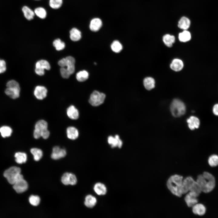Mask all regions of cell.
<instances>
[{
  "instance_id": "1",
  "label": "cell",
  "mask_w": 218,
  "mask_h": 218,
  "mask_svg": "<svg viewBox=\"0 0 218 218\" xmlns=\"http://www.w3.org/2000/svg\"><path fill=\"white\" fill-rule=\"evenodd\" d=\"M183 180V177L177 174L171 176L167 180V188L172 194L176 196L180 197L183 195L182 188Z\"/></svg>"
},
{
  "instance_id": "2",
  "label": "cell",
  "mask_w": 218,
  "mask_h": 218,
  "mask_svg": "<svg viewBox=\"0 0 218 218\" xmlns=\"http://www.w3.org/2000/svg\"><path fill=\"white\" fill-rule=\"evenodd\" d=\"M48 125L46 121L40 120L36 123L33 133V136L36 139L42 137L44 139H47L50 135V132L48 130Z\"/></svg>"
},
{
  "instance_id": "3",
  "label": "cell",
  "mask_w": 218,
  "mask_h": 218,
  "mask_svg": "<svg viewBox=\"0 0 218 218\" xmlns=\"http://www.w3.org/2000/svg\"><path fill=\"white\" fill-rule=\"evenodd\" d=\"M21 169L18 167H12L5 170L3 175L11 184H14L17 181L23 179V175L21 174Z\"/></svg>"
},
{
  "instance_id": "4",
  "label": "cell",
  "mask_w": 218,
  "mask_h": 218,
  "mask_svg": "<svg viewBox=\"0 0 218 218\" xmlns=\"http://www.w3.org/2000/svg\"><path fill=\"white\" fill-rule=\"evenodd\" d=\"M6 86L5 92L7 95L13 99L19 97L20 89L19 84L16 81L14 80L8 81Z\"/></svg>"
},
{
  "instance_id": "5",
  "label": "cell",
  "mask_w": 218,
  "mask_h": 218,
  "mask_svg": "<svg viewBox=\"0 0 218 218\" xmlns=\"http://www.w3.org/2000/svg\"><path fill=\"white\" fill-rule=\"evenodd\" d=\"M170 110L174 117H178L185 114L186 108L182 101L179 99H175L173 100L170 105Z\"/></svg>"
},
{
  "instance_id": "6",
  "label": "cell",
  "mask_w": 218,
  "mask_h": 218,
  "mask_svg": "<svg viewBox=\"0 0 218 218\" xmlns=\"http://www.w3.org/2000/svg\"><path fill=\"white\" fill-rule=\"evenodd\" d=\"M75 60L72 56H68L59 61L58 65L61 67L64 68L71 75L75 71Z\"/></svg>"
},
{
  "instance_id": "7",
  "label": "cell",
  "mask_w": 218,
  "mask_h": 218,
  "mask_svg": "<svg viewBox=\"0 0 218 218\" xmlns=\"http://www.w3.org/2000/svg\"><path fill=\"white\" fill-rule=\"evenodd\" d=\"M105 97L104 93L94 91L91 94L89 102L93 106H97L103 103Z\"/></svg>"
},
{
  "instance_id": "8",
  "label": "cell",
  "mask_w": 218,
  "mask_h": 218,
  "mask_svg": "<svg viewBox=\"0 0 218 218\" xmlns=\"http://www.w3.org/2000/svg\"><path fill=\"white\" fill-rule=\"evenodd\" d=\"M203 176L206 179V186L203 192L207 193L212 191L216 186V180L215 177L210 173L205 171Z\"/></svg>"
},
{
  "instance_id": "9",
  "label": "cell",
  "mask_w": 218,
  "mask_h": 218,
  "mask_svg": "<svg viewBox=\"0 0 218 218\" xmlns=\"http://www.w3.org/2000/svg\"><path fill=\"white\" fill-rule=\"evenodd\" d=\"M50 68V64L47 61L41 60L38 61L36 63L35 71L37 74L42 76L45 73V69L49 70Z\"/></svg>"
},
{
  "instance_id": "10",
  "label": "cell",
  "mask_w": 218,
  "mask_h": 218,
  "mask_svg": "<svg viewBox=\"0 0 218 218\" xmlns=\"http://www.w3.org/2000/svg\"><path fill=\"white\" fill-rule=\"evenodd\" d=\"M61 181L64 185H75L77 182L75 175L71 173H64L61 178Z\"/></svg>"
},
{
  "instance_id": "11",
  "label": "cell",
  "mask_w": 218,
  "mask_h": 218,
  "mask_svg": "<svg viewBox=\"0 0 218 218\" xmlns=\"http://www.w3.org/2000/svg\"><path fill=\"white\" fill-rule=\"evenodd\" d=\"M197 194L192 192H189L184 198V200L189 207H192L198 202Z\"/></svg>"
},
{
  "instance_id": "12",
  "label": "cell",
  "mask_w": 218,
  "mask_h": 218,
  "mask_svg": "<svg viewBox=\"0 0 218 218\" xmlns=\"http://www.w3.org/2000/svg\"><path fill=\"white\" fill-rule=\"evenodd\" d=\"M13 185V189L18 193H21L25 192L28 187L27 182L24 179L17 181Z\"/></svg>"
},
{
  "instance_id": "13",
  "label": "cell",
  "mask_w": 218,
  "mask_h": 218,
  "mask_svg": "<svg viewBox=\"0 0 218 218\" xmlns=\"http://www.w3.org/2000/svg\"><path fill=\"white\" fill-rule=\"evenodd\" d=\"M66 154L65 149L56 146L53 148L51 157L52 159L57 160L64 157Z\"/></svg>"
},
{
  "instance_id": "14",
  "label": "cell",
  "mask_w": 218,
  "mask_h": 218,
  "mask_svg": "<svg viewBox=\"0 0 218 218\" xmlns=\"http://www.w3.org/2000/svg\"><path fill=\"white\" fill-rule=\"evenodd\" d=\"M47 90L44 87L38 86L36 87L34 91V94L38 99L42 100L47 96Z\"/></svg>"
},
{
  "instance_id": "15",
  "label": "cell",
  "mask_w": 218,
  "mask_h": 218,
  "mask_svg": "<svg viewBox=\"0 0 218 218\" xmlns=\"http://www.w3.org/2000/svg\"><path fill=\"white\" fill-rule=\"evenodd\" d=\"M107 141L112 148L118 147L121 148L122 145V142L120 139L119 136L117 135H115L114 137L112 136H109Z\"/></svg>"
},
{
  "instance_id": "16",
  "label": "cell",
  "mask_w": 218,
  "mask_h": 218,
  "mask_svg": "<svg viewBox=\"0 0 218 218\" xmlns=\"http://www.w3.org/2000/svg\"><path fill=\"white\" fill-rule=\"evenodd\" d=\"M194 180L190 176L187 177L183 179L182 188V194L187 193L189 192L190 187Z\"/></svg>"
},
{
  "instance_id": "17",
  "label": "cell",
  "mask_w": 218,
  "mask_h": 218,
  "mask_svg": "<svg viewBox=\"0 0 218 218\" xmlns=\"http://www.w3.org/2000/svg\"><path fill=\"white\" fill-rule=\"evenodd\" d=\"M93 190L97 195L103 196L106 194L107 192V188L103 183L97 182L96 183L93 187Z\"/></svg>"
},
{
  "instance_id": "18",
  "label": "cell",
  "mask_w": 218,
  "mask_h": 218,
  "mask_svg": "<svg viewBox=\"0 0 218 218\" xmlns=\"http://www.w3.org/2000/svg\"><path fill=\"white\" fill-rule=\"evenodd\" d=\"M192 208V211L195 215L202 216L204 215L206 213V208L202 204L197 203Z\"/></svg>"
},
{
  "instance_id": "19",
  "label": "cell",
  "mask_w": 218,
  "mask_h": 218,
  "mask_svg": "<svg viewBox=\"0 0 218 218\" xmlns=\"http://www.w3.org/2000/svg\"><path fill=\"white\" fill-rule=\"evenodd\" d=\"M188 126L191 130H194L199 128L200 124V121L197 117L191 116L187 120Z\"/></svg>"
},
{
  "instance_id": "20",
  "label": "cell",
  "mask_w": 218,
  "mask_h": 218,
  "mask_svg": "<svg viewBox=\"0 0 218 218\" xmlns=\"http://www.w3.org/2000/svg\"><path fill=\"white\" fill-rule=\"evenodd\" d=\"M97 202V199L95 197L89 194L87 195L85 198L84 204L87 207L92 208L96 205Z\"/></svg>"
},
{
  "instance_id": "21",
  "label": "cell",
  "mask_w": 218,
  "mask_h": 218,
  "mask_svg": "<svg viewBox=\"0 0 218 218\" xmlns=\"http://www.w3.org/2000/svg\"><path fill=\"white\" fill-rule=\"evenodd\" d=\"M67 114L68 117L72 120L77 119L79 116L78 110L73 105L68 107L67 110Z\"/></svg>"
},
{
  "instance_id": "22",
  "label": "cell",
  "mask_w": 218,
  "mask_h": 218,
  "mask_svg": "<svg viewBox=\"0 0 218 218\" xmlns=\"http://www.w3.org/2000/svg\"><path fill=\"white\" fill-rule=\"evenodd\" d=\"M102 25V22L100 18H94L91 21L90 28L92 31H97L100 29Z\"/></svg>"
},
{
  "instance_id": "23",
  "label": "cell",
  "mask_w": 218,
  "mask_h": 218,
  "mask_svg": "<svg viewBox=\"0 0 218 218\" xmlns=\"http://www.w3.org/2000/svg\"><path fill=\"white\" fill-rule=\"evenodd\" d=\"M66 134L68 137L72 140H74L78 137L79 133L78 130L73 127H69L66 130Z\"/></svg>"
},
{
  "instance_id": "24",
  "label": "cell",
  "mask_w": 218,
  "mask_h": 218,
  "mask_svg": "<svg viewBox=\"0 0 218 218\" xmlns=\"http://www.w3.org/2000/svg\"><path fill=\"white\" fill-rule=\"evenodd\" d=\"M183 67L182 61L179 59H173L170 64L171 68L176 71L181 70Z\"/></svg>"
},
{
  "instance_id": "25",
  "label": "cell",
  "mask_w": 218,
  "mask_h": 218,
  "mask_svg": "<svg viewBox=\"0 0 218 218\" xmlns=\"http://www.w3.org/2000/svg\"><path fill=\"white\" fill-rule=\"evenodd\" d=\"M190 25V19L185 17H183L179 21L178 26L181 29L187 30L189 28Z\"/></svg>"
},
{
  "instance_id": "26",
  "label": "cell",
  "mask_w": 218,
  "mask_h": 218,
  "mask_svg": "<svg viewBox=\"0 0 218 218\" xmlns=\"http://www.w3.org/2000/svg\"><path fill=\"white\" fill-rule=\"evenodd\" d=\"M70 38L73 41H77L81 38V33L78 29L72 28L70 31Z\"/></svg>"
},
{
  "instance_id": "27",
  "label": "cell",
  "mask_w": 218,
  "mask_h": 218,
  "mask_svg": "<svg viewBox=\"0 0 218 218\" xmlns=\"http://www.w3.org/2000/svg\"><path fill=\"white\" fill-rule=\"evenodd\" d=\"M22 10L26 19L30 20L33 18L35 14L34 12L29 8L25 6L22 7Z\"/></svg>"
},
{
  "instance_id": "28",
  "label": "cell",
  "mask_w": 218,
  "mask_h": 218,
  "mask_svg": "<svg viewBox=\"0 0 218 218\" xmlns=\"http://www.w3.org/2000/svg\"><path fill=\"white\" fill-rule=\"evenodd\" d=\"M145 88L147 90H150L155 87V81L152 78L148 77L144 78L143 81Z\"/></svg>"
},
{
  "instance_id": "29",
  "label": "cell",
  "mask_w": 218,
  "mask_h": 218,
  "mask_svg": "<svg viewBox=\"0 0 218 218\" xmlns=\"http://www.w3.org/2000/svg\"><path fill=\"white\" fill-rule=\"evenodd\" d=\"M16 162L19 164L25 163L27 160V155L25 153L18 152L16 153L15 155Z\"/></svg>"
},
{
  "instance_id": "30",
  "label": "cell",
  "mask_w": 218,
  "mask_h": 218,
  "mask_svg": "<svg viewBox=\"0 0 218 218\" xmlns=\"http://www.w3.org/2000/svg\"><path fill=\"white\" fill-rule=\"evenodd\" d=\"M163 40L165 44L169 47H171L175 41V37L169 34H166L164 35Z\"/></svg>"
},
{
  "instance_id": "31",
  "label": "cell",
  "mask_w": 218,
  "mask_h": 218,
  "mask_svg": "<svg viewBox=\"0 0 218 218\" xmlns=\"http://www.w3.org/2000/svg\"><path fill=\"white\" fill-rule=\"evenodd\" d=\"M178 38L180 41L183 42L188 41L191 39V34L189 31L184 30L182 32L179 34Z\"/></svg>"
},
{
  "instance_id": "32",
  "label": "cell",
  "mask_w": 218,
  "mask_h": 218,
  "mask_svg": "<svg viewBox=\"0 0 218 218\" xmlns=\"http://www.w3.org/2000/svg\"><path fill=\"white\" fill-rule=\"evenodd\" d=\"M30 151L33 156L34 160L36 161H39L42 157L43 152L39 149L33 148L31 149Z\"/></svg>"
},
{
  "instance_id": "33",
  "label": "cell",
  "mask_w": 218,
  "mask_h": 218,
  "mask_svg": "<svg viewBox=\"0 0 218 218\" xmlns=\"http://www.w3.org/2000/svg\"><path fill=\"white\" fill-rule=\"evenodd\" d=\"M89 76L88 72L85 70L79 71L76 75V78L77 80L80 82L84 81L87 80Z\"/></svg>"
},
{
  "instance_id": "34",
  "label": "cell",
  "mask_w": 218,
  "mask_h": 218,
  "mask_svg": "<svg viewBox=\"0 0 218 218\" xmlns=\"http://www.w3.org/2000/svg\"><path fill=\"white\" fill-rule=\"evenodd\" d=\"M0 132L3 137L10 136L12 132V129L7 126H3L0 128Z\"/></svg>"
},
{
  "instance_id": "35",
  "label": "cell",
  "mask_w": 218,
  "mask_h": 218,
  "mask_svg": "<svg viewBox=\"0 0 218 218\" xmlns=\"http://www.w3.org/2000/svg\"><path fill=\"white\" fill-rule=\"evenodd\" d=\"M208 162L209 165L211 167L218 166V155L216 154L210 155L208 159Z\"/></svg>"
},
{
  "instance_id": "36",
  "label": "cell",
  "mask_w": 218,
  "mask_h": 218,
  "mask_svg": "<svg viewBox=\"0 0 218 218\" xmlns=\"http://www.w3.org/2000/svg\"><path fill=\"white\" fill-rule=\"evenodd\" d=\"M35 14L41 19L45 18L46 16L47 13L45 10L41 7L36 8L34 10Z\"/></svg>"
},
{
  "instance_id": "37",
  "label": "cell",
  "mask_w": 218,
  "mask_h": 218,
  "mask_svg": "<svg viewBox=\"0 0 218 218\" xmlns=\"http://www.w3.org/2000/svg\"><path fill=\"white\" fill-rule=\"evenodd\" d=\"M111 48L114 52L117 53L120 52L123 48L121 44L117 40L114 41L112 42Z\"/></svg>"
},
{
  "instance_id": "38",
  "label": "cell",
  "mask_w": 218,
  "mask_h": 218,
  "mask_svg": "<svg viewBox=\"0 0 218 218\" xmlns=\"http://www.w3.org/2000/svg\"><path fill=\"white\" fill-rule=\"evenodd\" d=\"M53 45L58 51L62 50L65 47L64 43L60 39H57L54 40L53 42Z\"/></svg>"
},
{
  "instance_id": "39",
  "label": "cell",
  "mask_w": 218,
  "mask_h": 218,
  "mask_svg": "<svg viewBox=\"0 0 218 218\" xmlns=\"http://www.w3.org/2000/svg\"><path fill=\"white\" fill-rule=\"evenodd\" d=\"M62 3V0H49V5L53 9L59 8L61 7Z\"/></svg>"
},
{
  "instance_id": "40",
  "label": "cell",
  "mask_w": 218,
  "mask_h": 218,
  "mask_svg": "<svg viewBox=\"0 0 218 218\" xmlns=\"http://www.w3.org/2000/svg\"><path fill=\"white\" fill-rule=\"evenodd\" d=\"M29 202L32 205L36 206L38 205L40 201V199L38 196L31 195L29 199Z\"/></svg>"
},
{
  "instance_id": "41",
  "label": "cell",
  "mask_w": 218,
  "mask_h": 218,
  "mask_svg": "<svg viewBox=\"0 0 218 218\" xmlns=\"http://www.w3.org/2000/svg\"><path fill=\"white\" fill-rule=\"evenodd\" d=\"M6 68L5 61L3 59H0V74L5 72Z\"/></svg>"
},
{
  "instance_id": "42",
  "label": "cell",
  "mask_w": 218,
  "mask_h": 218,
  "mask_svg": "<svg viewBox=\"0 0 218 218\" xmlns=\"http://www.w3.org/2000/svg\"><path fill=\"white\" fill-rule=\"evenodd\" d=\"M60 71L62 77L64 78H68L71 75L64 67H61Z\"/></svg>"
},
{
  "instance_id": "43",
  "label": "cell",
  "mask_w": 218,
  "mask_h": 218,
  "mask_svg": "<svg viewBox=\"0 0 218 218\" xmlns=\"http://www.w3.org/2000/svg\"><path fill=\"white\" fill-rule=\"evenodd\" d=\"M213 112L214 114L218 116V104L214 105L213 108Z\"/></svg>"
},
{
  "instance_id": "44",
  "label": "cell",
  "mask_w": 218,
  "mask_h": 218,
  "mask_svg": "<svg viewBox=\"0 0 218 218\" xmlns=\"http://www.w3.org/2000/svg\"></svg>"
}]
</instances>
